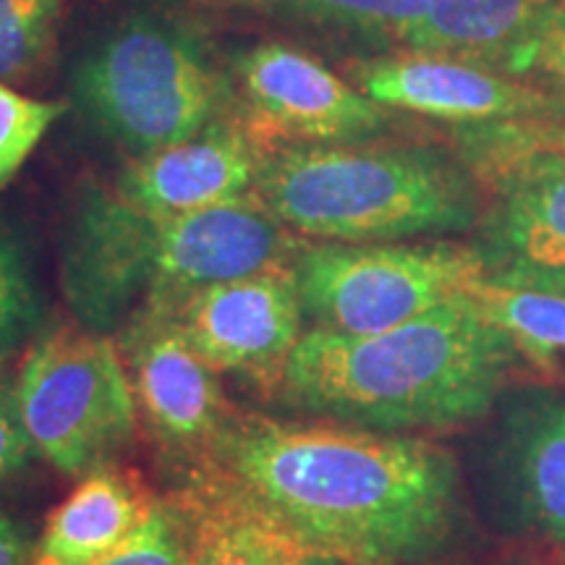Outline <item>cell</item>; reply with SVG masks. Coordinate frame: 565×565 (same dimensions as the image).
Returning a JSON list of instances; mask_svg holds the SVG:
<instances>
[{
  "label": "cell",
  "mask_w": 565,
  "mask_h": 565,
  "mask_svg": "<svg viewBox=\"0 0 565 565\" xmlns=\"http://www.w3.org/2000/svg\"><path fill=\"white\" fill-rule=\"evenodd\" d=\"M71 103L131 158L200 134L233 95L207 34L173 11L124 13L74 55Z\"/></svg>",
  "instance_id": "5"
},
{
  "label": "cell",
  "mask_w": 565,
  "mask_h": 565,
  "mask_svg": "<svg viewBox=\"0 0 565 565\" xmlns=\"http://www.w3.org/2000/svg\"><path fill=\"white\" fill-rule=\"evenodd\" d=\"M192 565H299L307 553L278 526L228 494L194 482L183 494Z\"/></svg>",
  "instance_id": "17"
},
{
  "label": "cell",
  "mask_w": 565,
  "mask_h": 565,
  "mask_svg": "<svg viewBox=\"0 0 565 565\" xmlns=\"http://www.w3.org/2000/svg\"><path fill=\"white\" fill-rule=\"evenodd\" d=\"M299 565H341V563L328 561V557H320V555H307Z\"/></svg>",
  "instance_id": "29"
},
{
  "label": "cell",
  "mask_w": 565,
  "mask_h": 565,
  "mask_svg": "<svg viewBox=\"0 0 565 565\" xmlns=\"http://www.w3.org/2000/svg\"><path fill=\"white\" fill-rule=\"evenodd\" d=\"M254 192L309 242H408L469 231L479 217L475 175L433 147L275 141Z\"/></svg>",
  "instance_id": "4"
},
{
  "label": "cell",
  "mask_w": 565,
  "mask_h": 565,
  "mask_svg": "<svg viewBox=\"0 0 565 565\" xmlns=\"http://www.w3.org/2000/svg\"><path fill=\"white\" fill-rule=\"evenodd\" d=\"M291 273L309 328L374 335L469 294L490 265L482 252L454 242L335 244L301 238Z\"/></svg>",
  "instance_id": "7"
},
{
  "label": "cell",
  "mask_w": 565,
  "mask_h": 565,
  "mask_svg": "<svg viewBox=\"0 0 565 565\" xmlns=\"http://www.w3.org/2000/svg\"><path fill=\"white\" fill-rule=\"evenodd\" d=\"M139 416L173 454L200 461L233 416L217 383L171 315H139L118 333Z\"/></svg>",
  "instance_id": "11"
},
{
  "label": "cell",
  "mask_w": 565,
  "mask_h": 565,
  "mask_svg": "<svg viewBox=\"0 0 565 565\" xmlns=\"http://www.w3.org/2000/svg\"><path fill=\"white\" fill-rule=\"evenodd\" d=\"M231 82L249 126L270 141L341 145L385 129L387 113L312 53L286 42H259L231 58Z\"/></svg>",
  "instance_id": "8"
},
{
  "label": "cell",
  "mask_w": 565,
  "mask_h": 565,
  "mask_svg": "<svg viewBox=\"0 0 565 565\" xmlns=\"http://www.w3.org/2000/svg\"><path fill=\"white\" fill-rule=\"evenodd\" d=\"M217 3H238V6H244V3H265V0H217ZM275 3V0H273Z\"/></svg>",
  "instance_id": "30"
},
{
  "label": "cell",
  "mask_w": 565,
  "mask_h": 565,
  "mask_svg": "<svg viewBox=\"0 0 565 565\" xmlns=\"http://www.w3.org/2000/svg\"><path fill=\"white\" fill-rule=\"evenodd\" d=\"M301 238L257 192L183 215H152L113 186L84 183L61 236V291L76 324L118 335L139 315H168L194 294L291 267Z\"/></svg>",
  "instance_id": "3"
},
{
  "label": "cell",
  "mask_w": 565,
  "mask_h": 565,
  "mask_svg": "<svg viewBox=\"0 0 565 565\" xmlns=\"http://www.w3.org/2000/svg\"><path fill=\"white\" fill-rule=\"evenodd\" d=\"M461 139L471 162L511 152H565V126L557 121L469 126Z\"/></svg>",
  "instance_id": "25"
},
{
  "label": "cell",
  "mask_w": 565,
  "mask_h": 565,
  "mask_svg": "<svg viewBox=\"0 0 565 565\" xmlns=\"http://www.w3.org/2000/svg\"><path fill=\"white\" fill-rule=\"evenodd\" d=\"M61 0H0V82L34 74L53 51Z\"/></svg>",
  "instance_id": "21"
},
{
  "label": "cell",
  "mask_w": 565,
  "mask_h": 565,
  "mask_svg": "<svg viewBox=\"0 0 565 565\" xmlns=\"http://www.w3.org/2000/svg\"><path fill=\"white\" fill-rule=\"evenodd\" d=\"M275 6L320 30L370 42H391L401 51L419 30L427 0H275Z\"/></svg>",
  "instance_id": "19"
},
{
  "label": "cell",
  "mask_w": 565,
  "mask_h": 565,
  "mask_svg": "<svg viewBox=\"0 0 565 565\" xmlns=\"http://www.w3.org/2000/svg\"><path fill=\"white\" fill-rule=\"evenodd\" d=\"M196 466V482L341 565H422L461 521L454 456L412 435L233 414Z\"/></svg>",
  "instance_id": "1"
},
{
  "label": "cell",
  "mask_w": 565,
  "mask_h": 565,
  "mask_svg": "<svg viewBox=\"0 0 565 565\" xmlns=\"http://www.w3.org/2000/svg\"><path fill=\"white\" fill-rule=\"evenodd\" d=\"M494 189L490 273L565 270V152H511L471 162Z\"/></svg>",
  "instance_id": "14"
},
{
  "label": "cell",
  "mask_w": 565,
  "mask_h": 565,
  "mask_svg": "<svg viewBox=\"0 0 565 565\" xmlns=\"http://www.w3.org/2000/svg\"><path fill=\"white\" fill-rule=\"evenodd\" d=\"M351 84L383 108L469 126L547 124L565 103L547 89L456 55L398 51L356 61Z\"/></svg>",
  "instance_id": "9"
},
{
  "label": "cell",
  "mask_w": 565,
  "mask_h": 565,
  "mask_svg": "<svg viewBox=\"0 0 565 565\" xmlns=\"http://www.w3.org/2000/svg\"><path fill=\"white\" fill-rule=\"evenodd\" d=\"M63 113V103L34 100L0 82V189L21 171Z\"/></svg>",
  "instance_id": "23"
},
{
  "label": "cell",
  "mask_w": 565,
  "mask_h": 565,
  "mask_svg": "<svg viewBox=\"0 0 565 565\" xmlns=\"http://www.w3.org/2000/svg\"><path fill=\"white\" fill-rule=\"evenodd\" d=\"M561 3L565 0H427L404 51L456 55L500 71Z\"/></svg>",
  "instance_id": "16"
},
{
  "label": "cell",
  "mask_w": 565,
  "mask_h": 565,
  "mask_svg": "<svg viewBox=\"0 0 565 565\" xmlns=\"http://www.w3.org/2000/svg\"><path fill=\"white\" fill-rule=\"evenodd\" d=\"M95 565H192V529L183 508L154 500L145 521Z\"/></svg>",
  "instance_id": "22"
},
{
  "label": "cell",
  "mask_w": 565,
  "mask_h": 565,
  "mask_svg": "<svg viewBox=\"0 0 565 565\" xmlns=\"http://www.w3.org/2000/svg\"><path fill=\"white\" fill-rule=\"evenodd\" d=\"M267 147L249 124L221 116L179 145L131 158L113 189L152 215L204 210L254 192Z\"/></svg>",
  "instance_id": "12"
},
{
  "label": "cell",
  "mask_w": 565,
  "mask_h": 565,
  "mask_svg": "<svg viewBox=\"0 0 565 565\" xmlns=\"http://www.w3.org/2000/svg\"><path fill=\"white\" fill-rule=\"evenodd\" d=\"M13 387L34 454L68 477L105 469L137 435L139 408L118 341L82 324L45 330Z\"/></svg>",
  "instance_id": "6"
},
{
  "label": "cell",
  "mask_w": 565,
  "mask_h": 565,
  "mask_svg": "<svg viewBox=\"0 0 565 565\" xmlns=\"http://www.w3.org/2000/svg\"><path fill=\"white\" fill-rule=\"evenodd\" d=\"M168 315L217 374H246L273 387L307 333L291 267L196 288Z\"/></svg>",
  "instance_id": "10"
},
{
  "label": "cell",
  "mask_w": 565,
  "mask_h": 565,
  "mask_svg": "<svg viewBox=\"0 0 565 565\" xmlns=\"http://www.w3.org/2000/svg\"><path fill=\"white\" fill-rule=\"evenodd\" d=\"M519 356V345L463 294L385 333L307 328L278 393L303 414L349 427L437 433L490 412Z\"/></svg>",
  "instance_id": "2"
},
{
  "label": "cell",
  "mask_w": 565,
  "mask_h": 565,
  "mask_svg": "<svg viewBox=\"0 0 565 565\" xmlns=\"http://www.w3.org/2000/svg\"><path fill=\"white\" fill-rule=\"evenodd\" d=\"M469 296L526 356L547 364L557 353H565V294L484 275L471 286Z\"/></svg>",
  "instance_id": "18"
},
{
  "label": "cell",
  "mask_w": 565,
  "mask_h": 565,
  "mask_svg": "<svg viewBox=\"0 0 565 565\" xmlns=\"http://www.w3.org/2000/svg\"><path fill=\"white\" fill-rule=\"evenodd\" d=\"M498 280L508 282H521V286H536V288H550V291L565 294V270H547V273H513V270H498L487 273Z\"/></svg>",
  "instance_id": "28"
},
{
  "label": "cell",
  "mask_w": 565,
  "mask_h": 565,
  "mask_svg": "<svg viewBox=\"0 0 565 565\" xmlns=\"http://www.w3.org/2000/svg\"><path fill=\"white\" fill-rule=\"evenodd\" d=\"M500 71L513 79L547 89L565 103V3L547 13L532 38L508 55Z\"/></svg>",
  "instance_id": "24"
},
{
  "label": "cell",
  "mask_w": 565,
  "mask_h": 565,
  "mask_svg": "<svg viewBox=\"0 0 565 565\" xmlns=\"http://www.w3.org/2000/svg\"><path fill=\"white\" fill-rule=\"evenodd\" d=\"M0 565H32V550L24 529L0 511Z\"/></svg>",
  "instance_id": "27"
},
{
  "label": "cell",
  "mask_w": 565,
  "mask_h": 565,
  "mask_svg": "<svg viewBox=\"0 0 565 565\" xmlns=\"http://www.w3.org/2000/svg\"><path fill=\"white\" fill-rule=\"evenodd\" d=\"M508 524L565 550V391H532L508 406L494 450Z\"/></svg>",
  "instance_id": "13"
},
{
  "label": "cell",
  "mask_w": 565,
  "mask_h": 565,
  "mask_svg": "<svg viewBox=\"0 0 565 565\" xmlns=\"http://www.w3.org/2000/svg\"><path fill=\"white\" fill-rule=\"evenodd\" d=\"M154 500L118 471L100 469L47 515L32 565H95L137 529Z\"/></svg>",
  "instance_id": "15"
},
{
  "label": "cell",
  "mask_w": 565,
  "mask_h": 565,
  "mask_svg": "<svg viewBox=\"0 0 565 565\" xmlns=\"http://www.w3.org/2000/svg\"><path fill=\"white\" fill-rule=\"evenodd\" d=\"M17 374H11L9 362L0 359V479L13 477L32 461V443L24 433L17 408Z\"/></svg>",
  "instance_id": "26"
},
{
  "label": "cell",
  "mask_w": 565,
  "mask_h": 565,
  "mask_svg": "<svg viewBox=\"0 0 565 565\" xmlns=\"http://www.w3.org/2000/svg\"><path fill=\"white\" fill-rule=\"evenodd\" d=\"M42 320V288L30 238L0 212V359L30 341Z\"/></svg>",
  "instance_id": "20"
}]
</instances>
